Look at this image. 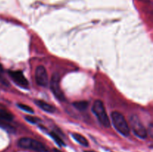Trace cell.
Returning <instances> with one entry per match:
<instances>
[{"label":"cell","mask_w":153,"mask_h":152,"mask_svg":"<svg viewBox=\"0 0 153 152\" xmlns=\"http://www.w3.org/2000/svg\"><path fill=\"white\" fill-rule=\"evenodd\" d=\"M111 121L114 128L120 134L124 137H128L130 135L129 125L122 113L117 111L112 112Z\"/></svg>","instance_id":"1"},{"label":"cell","mask_w":153,"mask_h":152,"mask_svg":"<svg viewBox=\"0 0 153 152\" xmlns=\"http://www.w3.org/2000/svg\"><path fill=\"white\" fill-rule=\"evenodd\" d=\"M92 111L102 126L105 128H109L111 126L110 119L106 113L102 101L100 100H96L92 106Z\"/></svg>","instance_id":"2"},{"label":"cell","mask_w":153,"mask_h":152,"mask_svg":"<svg viewBox=\"0 0 153 152\" xmlns=\"http://www.w3.org/2000/svg\"><path fill=\"white\" fill-rule=\"evenodd\" d=\"M129 125L134 134L140 139H146L147 137V131L142 122L136 115H131L129 117Z\"/></svg>","instance_id":"3"},{"label":"cell","mask_w":153,"mask_h":152,"mask_svg":"<svg viewBox=\"0 0 153 152\" xmlns=\"http://www.w3.org/2000/svg\"><path fill=\"white\" fill-rule=\"evenodd\" d=\"M18 145L20 148L24 149H31V150L35 151L37 152H40L43 149H44L45 146L40 142L34 140L31 138H21L18 141Z\"/></svg>","instance_id":"4"},{"label":"cell","mask_w":153,"mask_h":152,"mask_svg":"<svg viewBox=\"0 0 153 152\" xmlns=\"http://www.w3.org/2000/svg\"><path fill=\"white\" fill-rule=\"evenodd\" d=\"M50 89L57 99L61 101H65V96L60 85V76L57 73L52 75L50 80Z\"/></svg>","instance_id":"5"},{"label":"cell","mask_w":153,"mask_h":152,"mask_svg":"<svg viewBox=\"0 0 153 152\" xmlns=\"http://www.w3.org/2000/svg\"><path fill=\"white\" fill-rule=\"evenodd\" d=\"M36 83L40 86H46L49 83L47 71L43 66H38L35 70Z\"/></svg>","instance_id":"6"},{"label":"cell","mask_w":153,"mask_h":152,"mask_svg":"<svg viewBox=\"0 0 153 152\" xmlns=\"http://www.w3.org/2000/svg\"><path fill=\"white\" fill-rule=\"evenodd\" d=\"M9 75L12 78V80L18 84L19 86L26 88L28 86V81L25 77L24 76L23 73L20 71H9Z\"/></svg>","instance_id":"7"},{"label":"cell","mask_w":153,"mask_h":152,"mask_svg":"<svg viewBox=\"0 0 153 152\" xmlns=\"http://www.w3.org/2000/svg\"><path fill=\"white\" fill-rule=\"evenodd\" d=\"M35 104L40 109H42L44 111L47 112V113H52L55 111V107L54 106L51 105V104H48V103L45 102V101H42V100H37V101H35Z\"/></svg>","instance_id":"8"},{"label":"cell","mask_w":153,"mask_h":152,"mask_svg":"<svg viewBox=\"0 0 153 152\" xmlns=\"http://www.w3.org/2000/svg\"><path fill=\"white\" fill-rule=\"evenodd\" d=\"M72 136H73V137L74 138V139L76 140V141H77L79 144L88 147V145H89L88 141L84 136L81 135V134H77V133H73V134H72Z\"/></svg>","instance_id":"9"},{"label":"cell","mask_w":153,"mask_h":152,"mask_svg":"<svg viewBox=\"0 0 153 152\" xmlns=\"http://www.w3.org/2000/svg\"><path fill=\"white\" fill-rule=\"evenodd\" d=\"M13 116L12 113H9L7 110L0 109V119L5 122H10L13 120Z\"/></svg>","instance_id":"10"},{"label":"cell","mask_w":153,"mask_h":152,"mask_svg":"<svg viewBox=\"0 0 153 152\" xmlns=\"http://www.w3.org/2000/svg\"><path fill=\"white\" fill-rule=\"evenodd\" d=\"M73 106L76 107L77 110H85L88 107V102L86 101H76V102L73 103Z\"/></svg>","instance_id":"11"},{"label":"cell","mask_w":153,"mask_h":152,"mask_svg":"<svg viewBox=\"0 0 153 152\" xmlns=\"http://www.w3.org/2000/svg\"><path fill=\"white\" fill-rule=\"evenodd\" d=\"M49 135H50V137H52L54 140H55V142H56L58 145H60V146L65 145V144H64V142H63V140L60 138V137L57 134H55V133H54V132H51L50 134H49Z\"/></svg>","instance_id":"12"},{"label":"cell","mask_w":153,"mask_h":152,"mask_svg":"<svg viewBox=\"0 0 153 152\" xmlns=\"http://www.w3.org/2000/svg\"><path fill=\"white\" fill-rule=\"evenodd\" d=\"M17 107H19V109H21V110H24V111H25V112H28V113H34V110H33V109L31 108L30 106L26 105V104H17Z\"/></svg>","instance_id":"13"},{"label":"cell","mask_w":153,"mask_h":152,"mask_svg":"<svg viewBox=\"0 0 153 152\" xmlns=\"http://www.w3.org/2000/svg\"><path fill=\"white\" fill-rule=\"evenodd\" d=\"M25 120L28 121V122L31 124H37V122H40V119L37 117H32V116H25Z\"/></svg>","instance_id":"14"},{"label":"cell","mask_w":153,"mask_h":152,"mask_svg":"<svg viewBox=\"0 0 153 152\" xmlns=\"http://www.w3.org/2000/svg\"><path fill=\"white\" fill-rule=\"evenodd\" d=\"M40 152H49V151L47 150V149L46 148H45L44 149H43V150H42V151H40Z\"/></svg>","instance_id":"15"},{"label":"cell","mask_w":153,"mask_h":152,"mask_svg":"<svg viewBox=\"0 0 153 152\" xmlns=\"http://www.w3.org/2000/svg\"><path fill=\"white\" fill-rule=\"evenodd\" d=\"M53 151H54V152H61V151L58 150V149H56V148H54Z\"/></svg>","instance_id":"16"},{"label":"cell","mask_w":153,"mask_h":152,"mask_svg":"<svg viewBox=\"0 0 153 152\" xmlns=\"http://www.w3.org/2000/svg\"><path fill=\"white\" fill-rule=\"evenodd\" d=\"M85 152H96V151H86Z\"/></svg>","instance_id":"17"}]
</instances>
